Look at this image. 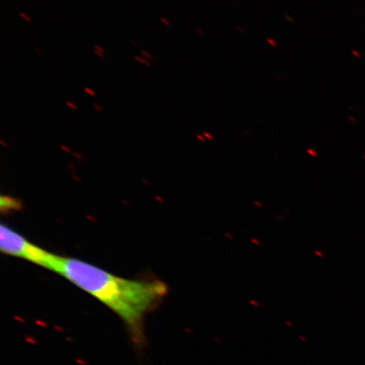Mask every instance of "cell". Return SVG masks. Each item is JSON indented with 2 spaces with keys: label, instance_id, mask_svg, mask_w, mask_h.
<instances>
[{
  "label": "cell",
  "instance_id": "obj_1",
  "mask_svg": "<svg viewBox=\"0 0 365 365\" xmlns=\"http://www.w3.org/2000/svg\"><path fill=\"white\" fill-rule=\"evenodd\" d=\"M56 273L94 297L122 319L137 346L143 344L145 317L168 293L162 281L128 279L79 259L61 257Z\"/></svg>",
  "mask_w": 365,
  "mask_h": 365
},
{
  "label": "cell",
  "instance_id": "obj_5",
  "mask_svg": "<svg viewBox=\"0 0 365 365\" xmlns=\"http://www.w3.org/2000/svg\"><path fill=\"white\" fill-rule=\"evenodd\" d=\"M140 54L145 58L149 59L150 61H156V58L153 56V54H150L149 52L145 51V50H140Z\"/></svg>",
  "mask_w": 365,
  "mask_h": 365
},
{
  "label": "cell",
  "instance_id": "obj_11",
  "mask_svg": "<svg viewBox=\"0 0 365 365\" xmlns=\"http://www.w3.org/2000/svg\"><path fill=\"white\" fill-rule=\"evenodd\" d=\"M161 21L163 23L164 25H166L167 26H170V22L166 18L162 17Z\"/></svg>",
  "mask_w": 365,
  "mask_h": 365
},
{
  "label": "cell",
  "instance_id": "obj_3",
  "mask_svg": "<svg viewBox=\"0 0 365 365\" xmlns=\"http://www.w3.org/2000/svg\"><path fill=\"white\" fill-rule=\"evenodd\" d=\"M0 207H1L2 212H12L21 209V202L16 198L11 197V196L1 195Z\"/></svg>",
  "mask_w": 365,
  "mask_h": 365
},
{
  "label": "cell",
  "instance_id": "obj_7",
  "mask_svg": "<svg viewBox=\"0 0 365 365\" xmlns=\"http://www.w3.org/2000/svg\"><path fill=\"white\" fill-rule=\"evenodd\" d=\"M66 103L68 107L74 109V110H78V107H77V105L75 103L66 101Z\"/></svg>",
  "mask_w": 365,
  "mask_h": 365
},
{
  "label": "cell",
  "instance_id": "obj_2",
  "mask_svg": "<svg viewBox=\"0 0 365 365\" xmlns=\"http://www.w3.org/2000/svg\"><path fill=\"white\" fill-rule=\"evenodd\" d=\"M0 250L10 257L24 259L56 272L59 255L39 247L4 223L0 227Z\"/></svg>",
  "mask_w": 365,
  "mask_h": 365
},
{
  "label": "cell",
  "instance_id": "obj_9",
  "mask_svg": "<svg viewBox=\"0 0 365 365\" xmlns=\"http://www.w3.org/2000/svg\"><path fill=\"white\" fill-rule=\"evenodd\" d=\"M94 50H97V51L98 52H101L103 53H105V50L104 48L102 47V46H100V45H95L94 46Z\"/></svg>",
  "mask_w": 365,
  "mask_h": 365
},
{
  "label": "cell",
  "instance_id": "obj_12",
  "mask_svg": "<svg viewBox=\"0 0 365 365\" xmlns=\"http://www.w3.org/2000/svg\"><path fill=\"white\" fill-rule=\"evenodd\" d=\"M130 43L135 46V47L138 48V44H137L134 40H130Z\"/></svg>",
  "mask_w": 365,
  "mask_h": 365
},
{
  "label": "cell",
  "instance_id": "obj_10",
  "mask_svg": "<svg viewBox=\"0 0 365 365\" xmlns=\"http://www.w3.org/2000/svg\"><path fill=\"white\" fill-rule=\"evenodd\" d=\"M93 108L96 109V110H97L98 112H101V113L103 112V108L101 106H99V105H98V104H93Z\"/></svg>",
  "mask_w": 365,
  "mask_h": 365
},
{
  "label": "cell",
  "instance_id": "obj_4",
  "mask_svg": "<svg viewBox=\"0 0 365 365\" xmlns=\"http://www.w3.org/2000/svg\"><path fill=\"white\" fill-rule=\"evenodd\" d=\"M135 58L136 59L137 61H138L140 63H143V65L144 66H148L149 67L152 66V63H150V61H148V59L137 56H135Z\"/></svg>",
  "mask_w": 365,
  "mask_h": 365
},
{
  "label": "cell",
  "instance_id": "obj_13",
  "mask_svg": "<svg viewBox=\"0 0 365 365\" xmlns=\"http://www.w3.org/2000/svg\"><path fill=\"white\" fill-rule=\"evenodd\" d=\"M35 50H36V52H38V53H39L42 54V56H43V51H41V50H40V49H38V48H35Z\"/></svg>",
  "mask_w": 365,
  "mask_h": 365
},
{
  "label": "cell",
  "instance_id": "obj_6",
  "mask_svg": "<svg viewBox=\"0 0 365 365\" xmlns=\"http://www.w3.org/2000/svg\"><path fill=\"white\" fill-rule=\"evenodd\" d=\"M85 93L86 94H88L91 96V97L96 98L97 97V93H96V91L93 89L89 88H84Z\"/></svg>",
  "mask_w": 365,
  "mask_h": 365
},
{
  "label": "cell",
  "instance_id": "obj_8",
  "mask_svg": "<svg viewBox=\"0 0 365 365\" xmlns=\"http://www.w3.org/2000/svg\"><path fill=\"white\" fill-rule=\"evenodd\" d=\"M20 16L22 17V18H24V19L27 21V22H31V18L27 15V14L26 13H23V12H21L20 13Z\"/></svg>",
  "mask_w": 365,
  "mask_h": 365
}]
</instances>
